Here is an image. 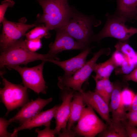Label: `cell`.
<instances>
[{
	"label": "cell",
	"instance_id": "obj_1",
	"mask_svg": "<svg viewBox=\"0 0 137 137\" xmlns=\"http://www.w3.org/2000/svg\"><path fill=\"white\" fill-rule=\"evenodd\" d=\"M43 11L37 15L35 24L44 23L49 30L61 29L67 24L75 9L68 0H36Z\"/></svg>",
	"mask_w": 137,
	"mask_h": 137
},
{
	"label": "cell",
	"instance_id": "obj_2",
	"mask_svg": "<svg viewBox=\"0 0 137 137\" xmlns=\"http://www.w3.org/2000/svg\"><path fill=\"white\" fill-rule=\"evenodd\" d=\"M48 59L47 54H41L30 50L22 38L1 52L0 66L2 68L11 66L26 65L38 60L46 62Z\"/></svg>",
	"mask_w": 137,
	"mask_h": 137
},
{
	"label": "cell",
	"instance_id": "obj_3",
	"mask_svg": "<svg viewBox=\"0 0 137 137\" xmlns=\"http://www.w3.org/2000/svg\"><path fill=\"white\" fill-rule=\"evenodd\" d=\"M107 21L103 29L98 33L93 35L92 41L99 42L102 39L111 37L120 41H128L132 36L137 33V28L129 27L123 18L115 14H106Z\"/></svg>",
	"mask_w": 137,
	"mask_h": 137
},
{
	"label": "cell",
	"instance_id": "obj_4",
	"mask_svg": "<svg viewBox=\"0 0 137 137\" xmlns=\"http://www.w3.org/2000/svg\"><path fill=\"white\" fill-rule=\"evenodd\" d=\"M110 51L109 48L101 49L94 53L92 57L72 76L66 78L62 76L59 77L58 87L61 90L69 88L74 91L82 92L83 91L82 89V85L93 71L94 65L98 59L102 55L109 54Z\"/></svg>",
	"mask_w": 137,
	"mask_h": 137
},
{
	"label": "cell",
	"instance_id": "obj_5",
	"mask_svg": "<svg viewBox=\"0 0 137 137\" xmlns=\"http://www.w3.org/2000/svg\"><path fill=\"white\" fill-rule=\"evenodd\" d=\"M93 20L91 17L74 10L70 19L63 30L76 40L89 46L92 41Z\"/></svg>",
	"mask_w": 137,
	"mask_h": 137
},
{
	"label": "cell",
	"instance_id": "obj_6",
	"mask_svg": "<svg viewBox=\"0 0 137 137\" xmlns=\"http://www.w3.org/2000/svg\"><path fill=\"white\" fill-rule=\"evenodd\" d=\"M4 87L0 88L1 102L6 107L7 116L11 111L23 106L29 102L27 88L8 81L2 76Z\"/></svg>",
	"mask_w": 137,
	"mask_h": 137
},
{
	"label": "cell",
	"instance_id": "obj_7",
	"mask_svg": "<svg viewBox=\"0 0 137 137\" xmlns=\"http://www.w3.org/2000/svg\"><path fill=\"white\" fill-rule=\"evenodd\" d=\"M73 130L77 135L94 137L104 130L107 125L97 115L93 109L87 105Z\"/></svg>",
	"mask_w": 137,
	"mask_h": 137
},
{
	"label": "cell",
	"instance_id": "obj_8",
	"mask_svg": "<svg viewBox=\"0 0 137 137\" xmlns=\"http://www.w3.org/2000/svg\"><path fill=\"white\" fill-rule=\"evenodd\" d=\"M46 62L43 61L36 66L29 67H22L19 65L8 66L17 71L20 74L24 86L30 89L37 94L46 93L47 87L43 77V71Z\"/></svg>",
	"mask_w": 137,
	"mask_h": 137
},
{
	"label": "cell",
	"instance_id": "obj_9",
	"mask_svg": "<svg viewBox=\"0 0 137 137\" xmlns=\"http://www.w3.org/2000/svg\"><path fill=\"white\" fill-rule=\"evenodd\" d=\"M26 21L24 18L18 22H11L4 18L2 23L3 29L0 36L1 52L22 38L29 29L37 26L35 24H26Z\"/></svg>",
	"mask_w": 137,
	"mask_h": 137
},
{
	"label": "cell",
	"instance_id": "obj_10",
	"mask_svg": "<svg viewBox=\"0 0 137 137\" xmlns=\"http://www.w3.org/2000/svg\"><path fill=\"white\" fill-rule=\"evenodd\" d=\"M56 30V35L55 41L50 44L49 50L47 54L50 59L59 60L56 55L63 51L74 49L83 50L89 47L76 40L62 29Z\"/></svg>",
	"mask_w": 137,
	"mask_h": 137
},
{
	"label": "cell",
	"instance_id": "obj_11",
	"mask_svg": "<svg viewBox=\"0 0 137 137\" xmlns=\"http://www.w3.org/2000/svg\"><path fill=\"white\" fill-rule=\"evenodd\" d=\"M74 91L69 88L61 90L60 98L62 102L59 105L54 117L56 126L54 129L56 134L58 135L62 130L66 128L70 116L71 103Z\"/></svg>",
	"mask_w": 137,
	"mask_h": 137
},
{
	"label": "cell",
	"instance_id": "obj_12",
	"mask_svg": "<svg viewBox=\"0 0 137 137\" xmlns=\"http://www.w3.org/2000/svg\"><path fill=\"white\" fill-rule=\"evenodd\" d=\"M53 100L52 97L46 99L38 98L34 100L29 102L14 116L8 120L11 123L16 122L21 126L40 112Z\"/></svg>",
	"mask_w": 137,
	"mask_h": 137
},
{
	"label": "cell",
	"instance_id": "obj_13",
	"mask_svg": "<svg viewBox=\"0 0 137 137\" xmlns=\"http://www.w3.org/2000/svg\"><path fill=\"white\" fill-rule=\"evenodd\" d=\"M92 47H88L77 56L63 61L54 59H48L47 61L53 63L61 67L64 72L62 76L68 77L72 76L85 63L87 57L91 52Z\"/></svg>",
	"mask_w": 137,
	"mask_h": 137
},
{
	"label": "cell",
	"instance_id": "obj_14",
	"mask_svg": "<svg viewBox=\"0 0 137 137\" xmlns=\"http://www.w3.org/2000/svg\"><path fill=\"white\" fill-rule=\"evenodd\" d=\"M85 102L99 115L106 123L112 121L110 115L109 105L104 99L94 91H83L81 92Z\"/></svg>",
	"mask_w": 137,
	"mask_h": 137
},
{
	"label": "cell",
	"instance_id": "obj_15",
	"mask_svg": "<svg viewBox=\"0 0 137 137\" xmlns=\"http://www.w3.org/2000/svg\"><path fill=\"white\" fill-rule=\"evenodd\" d=\"M113 88L109 105V111L112 114V120L121 121L127 119V112L123 107L121 100V94L125 87L119 81L113 83Z\"/></svg>",
	"mask_w": 137,
	"mask_h": 137
},
{
	"label": "cell",
	"instance_id": "obj_16",
	"mask_svg": "<svg viewBox=\"0 0 137 137\" xmlns=\"http://www.w3.org/2000/svg\"><path fill=\"white\" fill-rule=\"evenodd\" d=\"M59 105L55 106L46 110L41 112L33 118L19 127L15 128L13 132L14 137L17 136L20 131L26 129H31L36 127L50 126L51 121L54 118Z\"/></svg>",
	"mask_w": 137,
	"mask_h": 137
},
{
	"label": "cell",
	"instance_id": "obj_17",
	"mask_svg": "<svg viewBox=\"0 0 137 137\" xmlns=\"http://www.w3.org/2000/svg\"><path fill=\"white\" fill-rule=\"evenodd\" d=\"M86 105L81 92L74 91L71 103L70 116L66 128L72 129L80 119Z\"/></svg>",
	"mask_w": 137,
	"mask_h": 137
},
{
	"label": "cell",
	"instance_id": "obj_18",
	"mask_svg": "<svg viewBox=\"0 0 137 137\" xmlns=\"http://www.w3.org/2000/svg\"><path fill=\"white\" fill-rule=\"evenodd\" d=\"M117 7L115 14L127 21L134 19L137 15V0H115Z\"/></svg>",
	"mask_w": 137,
	"mask_h": 137
},
{
	"label": "cell",
	"instance_id": "obj_19",
	"mask_svg": "<svg viewBox=\"0 0 137 137\" xmlns=\"http://www.w3.org/2000/svg\"><path fill=\"white\" fill-rule=\"evenodd\" d=\"M106 124V128L97 135L98 136L128 137L125 126L122 122L114 121L112 119L110 122Z\"/></svg>",
	"mask_w": 137,
	"mask_h": 137
},
{
	"label": "cell",
	"instance_id": "obj_20",
	"mask_svg": "<svg viewBox=\"0 0 137 137\" xmlns=\"http://www.w3.org/2000/svg\"><path fill=\"white\" fill-rule=\"evenodd\" d=\"M116 67L110 57L106 61L95 64L93 71L96 75L92 76L94 80L109 78Z\"/></svg>",
	"mask_w": 137,
	"mask_h": 137
},
{
	"label": "cell",
	"instance_id": "obj_21",
	"mask_svg": "<svg viewBox=\"0 0 137 137\" xmlns=\"http://www.w3.org/2000/svg\"><path fill=\"white\" fill-rule=\"evenodd\" d=\"M128 41H119L115 45L116 49L123 54L127 59L137 65V52L128 43Z\"/></svg>",
	"mask_w": 137,
	"mask_h": 137
},
{
	"label": "cell",
	"instance_id": "obj_22",
	"mask_svg": "<svg viewBox=\"0 0 137 137\" xmlns=\"http://www.w3.org/2000/svg\"><path fill=\"white\" fill-rule=\"evenodd\" d=\"M135 95L132 90L125 87L122 90L121 98L122 106L126 112L131 106Z\"/></svg>",
	"mask_w": 137,
	"mask_h": 137
},
{
	"label": "cell",
	"instance_id": "obj_23",
	"mask_svg": "<svg viewBox=\"0 0 137 137\" xmlns=\"http://www.w3.org/2000/svg\"><path fill=\"white\" fill-rule=\"evenodd\" d=\"M49 31L45 26H38L26 33L25 36L26 39L28 40L41 39L48 36Z\"/></svg>",
	"mask_w": 137,
	"mask_h": 137
},
{
	"label": "cell",
	"instance_id": "obj_24",
	"mask_svg": "<svg viewBox=\"0 0 137 137\" xmlns=\"http://www.w3.org/2000/svg\"><path fill=\"white\" fill-rule=\"evenodd\" d=\"M137 66L127 58L120 66L115 69V73L116 75L127 74L130 73Z\"/></svg>",
	"mask_w": 137,
	"mask_h": 137
},
{
	"label": "cell",
	"instance_id": "obj_25",
	"mask_svg": "<svg viewBox=\"0 0 137 137\" xmlns=\"http://www.w3.org/2000/svg\"><path fill=\"white\" fill-rule=\"evenodd\" d=\"M104 92L103 98L109 105L113 88V83L109 78L104 79Z\"/></svg>",
	"mask_w": 137,
	"mask_h": 137
},
{
	"label": "cell",
	"instance_id": "obj_26",
	"mask_svg": "<svg viewBox=\"0 0 137 137\" xmlns=\"http://www.w3.org/2000/svg\"><path fill=\"white\" fill-rule=\"evenodd\" d=\"M11 123L9 120L4 117L0 118V137H14L12 133L8 132L7 130L8 126Z\"/></svg>",
	"mask_w": 137,
	"mask_h": 137
},
{
	"label": "cell",
	"instance_id": "obj_27",
	"mask_svg": "<svg viewBox=\"0 0 137 137\" xmlns=\"http://www.w3.org/2000/svg\"><path fill=\"white\" fill-rule=\"evenodd\" d=\"M111 58L116 68L121 66L127 59L123 54L116 49L114 52Z\"/></svg>",
	"mask_w": 137,
	"mask_h": 137
},
{
	"label": "cell",
	"instance_id": "obj_28",
	"mask_svg": "<svg viewBox=\"0 0 137 137\" xmlns=\"http://www.w3.org/2000/svg\"><path fill=\"white\" fill-rule=\"evenodd\" d=\"M15 2L12 0H4L1 2L0 5V22H2L5 18L4 16L7 8L11 7L14 5Z\"/></svg>",
	"mask_w": 137,
	"mask_h": 137
},
{
	"label": "cell",
	"instance_id": "obj_29",
	"mask_svg": "<svg viewBox=\"0 0 137 137\" xmlns=\"http://www.w3.org/2000/svg\"><path fill=\"white\" fill-rule=\"evenodd\" d=\"M26 45L31 51L35 52L41 47L42 44L40 39H36L25 40Z\"/></svg>",
	"mask_w": 137,
	"mask_h": 137
},
{
	"label": "cell",
	"instance_id": "obj_30",
	"mask_svg": "<svg viewBox=\"0 0 137 137\" xmlns=\"http://www.w3.org/2000/svg\"><path fill=\"white\" fill-rule=\"evenodd\" d=\"M124 124L128 137H137V128L130 124L127 119L121 121Z\"/></svg>",
	"mask_w": 137,
	"mask_h": 137
},
{
	"label": "cell",
	"instance_id": "obj_31",
	"mask_svg": "<svg viewBox=\"0 0 137 137\" xmlns=\"http://www.w3.org/2000/svg\"><path fill=\"white\" fill-rule=\"evenodd\" d=\"M50 126L45 127L43 130H40L38 128L35 130V132L38 133V137H55L56 134L54 129H52Z\"/></svg>",
	"mask_w": 137,
	"mask_h": 137
},
{
	"label": "cell",
	"instance_id": "obj_32",
	"mask_svg": "<svg viewBox=\"0 0 137 137\" xmlns=\"http://www.w3.org/2000/svg\"><path fill=\"white\" fill-rule=\"evenodd\" d=\"M126 117L127 119L130 124L137 127V110L128 111Z\"/></svg>",
	"mask_w": 137,
	"mask_h": 137
},
{
	"label": "cell",
	"instance_id": "obj_33",
	"mask_svg": "<svg viewBox=\"0 0 137 137\" xmlns=\"http://www.w3.org/2000/svg\"><path fill=\"white\" fill-rule=\"evenodd\" d=\"M95 80L96 85L94 91L103 98L104 92V79Z\"/></svg>",
	"mask_w": 137,
	"mask_h": 137
},
{
	"label": "cell",
	"instance_id": "obj_34",
	"mask_svg": "<svg viewBox=\"0 0 137 137\" xmlns=\"http://www.w3.org/2000/svg\"><path fill=\"white\" fill-rule=\"evenodd\" d=\"M123 79L125 82L132 81L137 82V67L129 73L124 76Z\"/></svg>",
	"mask_w": 137,
	"mask_h": 137
},
{
	"label": "cell",
	"instance_id": "obj_35",
	"mask_svg": "<svg viewBox=\"0 0 137 137\" xmlns=\"http://www.w3.org/2000/svg\"><path fill=\"white\" fill-rule=\"evenodd\" d=\"M60 134L58 135L60 137H75L77 134L72 129H69L66 128L62 130Z\"/></svg>",
	"mask_w": 137,
	"mask_h": 137
},
{
	"label": "cell",
	"instance_id": "obj_36",
	"mask_svg": "<svg viewBox=\"0 0 137 137\" xmlns=\"http://www.w3.org/2000/svg\"><path fill=\"white\" fill-rule=\"evenodd\" d=\"M136 110H137V92L135 94L132 103L128 109V112Z\"/></svg>",
	"mask_w": 137,
	"mask_h": 137
},
{
	"label": "cell",
	"instance_id": "obj_37",
	"mask_svg": "<svg viewBox=\"0 0 137 137\" xmlns=\"http://www.w3.org/2000/svg\"><path fill=\"white\" fill-rule=\"evenodd\" d=\"M134 20H137V15L135 17Z\"/></svg>",
	"mask_w": 137,
	"mask_h": 137
}]
</instances>
